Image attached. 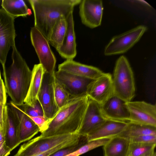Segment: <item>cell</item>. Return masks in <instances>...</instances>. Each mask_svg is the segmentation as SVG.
I'll return each instance as SVG.
<instances>
[{"mask_svg":"<svg viewBox=\"0 0 156 156\" xmlns=\"http://www.w3.org/2000/svg\"><path fill=\"white\" fill-rule=\"evenodd\" d=\"M81 0H29L34 26L48 40L52 29L62 18H66Z\"/></svg>","mask_w":156,"mask_h":156,"instance_id":"6da1fadb","label":"cell"},{"mask_svg":"<svg viewBox=\"0 0 156 156\" xmlns=\"http://www.w3.org/2000/svg\"><path fill=\"white\" fill-rule=\"evenodd\" d=\"M89 99L87 95L70 100L67 105L59 109L50 121L47 129L40 136L79 134Z\"/></svg>","mask_w":156,"mask_h":156,"instance_id":"7a4b0ae2","label":"cell"},{"mask_svg":"<svg viewBox=\"0 0 156 156\" xmlns=\"http://www.w3.org/2000/svg\"><path fill=\"white\" fill-rule=\"evenodd\" d=\"M12 63L3 72L6 92L15 105L24 103L32 76V71L17 50L15 44L12 47Z\"/></svg>","mask_w":156,"mask_h":156,"instance_id":"3957f363","label":"cell"},{"mask_svg":"<svg viewBox=\"0 0 156 156\" xmlns=\"http://www.w3.org/2000/svg\"><path fill=\"white\" fill-rule=\"evenodd\" d=\"M112 80L114 95L126 102L131 101L135 95L134 75L128 59L123 55L116 62Z\"/></svg>","mask_w":156,"mask_h":156,"instance_id":"277c9868","label":"cell"},{"mask_svg":"<svg viewBox=\"0 0 156 156\" xmlns=\"http://www.w3.org/2000/svg\"><path fill=\"white\" fill-rule=\"evenodd\" d=\"M81 136L79 134L42 137L40 136L22 145L13 156H34L66 141Z\"/></svg>","mask_w":156,"mask_h":156,"instance_id":"5b68a950","label":"cell"},{"mask_svg":"<svg viewBox=\"0 0 156 156\" xmlns=\"http://www.w3.org/2000/svg\"><path fill=\"white\" fill-rule=\"evenodd\" d=\"M147 30L146 27L139 26L114 37L105 47L104 55L110 56L125 53L138 42Z\"/></svg>","mask_w":156,"mask_h":156,"instance_id":"8992f818","label":"cell"},{"mask_svg":"<svg viewBox=\"0 0 156 156\" xmlns=\"http://www.w3.org/2000/svg\"><path fill=\"white\" fill-rule=\"evenodd\" d=\"M30 40L45 72L53 74L55 71L56 59L47 39L36 27L31 28Z\"/></svg>","mask_w":156,"mask_h":156,"instance_id":"52a82bcc","label":"cell"},{"mask_svg":"<svg viewBox=\"0 0 156 156\" xmlns=\"http://www.w3.org/2000/svg\"><path fill=\"white\" fill-rule=\"evenodd\" d=\"M14 19L2 8L0 9V62L3 72L6 69L5 63L10 48L15 44Z\"/></svg>","mask_w":156,"mask_h":156,"instance_id":"ba28073f","label":"cell"},{"mask_svg":"<svg viewBox=\"0 0 156 156\" xmlns=\"http://www.w3.org/2000/svg\"><path fill=\"white\" fill-rule=\"evenodd\" d=\"M54 73L51 74L45 72L37 96V99L42 107L44 116L50 120L59 109L56 103L54 97Z\"/></svg>","mask_w":156,"mask_h":156,"instance_id":"9c48e42d","label":"cell"},{"mask_svg":"<svg viewBox=\"0 0 156 156\" xmlns=\"http://www.w3.org/2000/svg\"><path fill=\"white\" fill-rule=\"evenodd\" d=\"M54 75L68 94L70 100L87 95V87L93 80L58 70L55 71Z\"/></svg>","mask_w":156,"mask_h":156,"instance_id":"30bf717a","label":"cell"},{"mask_svg":"<svg viewBox=\"0 0 156 156\" xmlns=\"http://www.w3.org/2000/svg\"><path fill=\"white\" fill-rule=\"evenodd\" d=\"M129 113V122L156 127V105L144 101L126 102Z\"/></svg>","mask_w":156,"mask_h":156,"instance_id":"8fae6325","label":"cell"},{"mask_svg":"<svg viewBox=\"0 0 156 156\" xmlns=\"http://www.w3.org/2000/svg\"><path fill=\"white\" fill-rule=\"evenodd\" d=\"M87 94L89 98L101 106L114 95L112 76L104 73L93 80L89 84Z\"/></svg>","mask_w":156,"mask_h":156,"instance_id":"7c38bea8","label":"cell"},{"mask_svg":"<svg viewBox=\"0 0 156 156\" xmlns=\"http://www.w3.org/2000/svg\"><path fill=\"white\" fill-rule=\"evenodd\" d=\"M79 13L82 23L86 26L94 28L100 26L103 6L100 0H81Z\"/></svg>","mask_w":156,"mask_h":156,"instance_id":"4fadbf2b","label":"cell"},{"mask_svg":"<svg viewBox=\"0 0 156 156\" xmlns=\"http://www.w3.org/2000/svg\"><path fill=\"white\" fill-rule=\"evenodd\" d=\"M106 120L102 113L101 105L89 98L79 134L86 137Z\"/></svg>","mask_w":156,"mask_h":156,"instance_id":"5bb4252c","label":"cell"},{"mask_svg":"<svg viewBox=\"0 0 156 156\" xmlns=\"http://www.w3.org/2000/svg\"><path fill=\"white\" fill-rule=\"evenodd\" d=\"M8 105L17 120V135L20 144L30 140L39 132L37 125L19 107L11 101Z\"/></svg>","mask_w":156,"mask_h":156,"instance_id":"9a60e30c","label":"cell"},{"mask_svg":"<svg viewBox=\"0 0 156 156\" xmlns=\"http://www.w3.org/2000/svg\"><path fill=\"white\" fill-rule=\"evenodd\" d=\"M101 106L106 119L129 122V113L126 102L117 96L113 95Z\"/></svg>","mask_w":156,"mask_h":156,"instance_id":"2e32d148","label":"cell"},{"mask_svg":"<svg viewBox=\"0 0 156 156\" xmlns=\"http://www.w3.org/2000/svg\"><path fill=\"white\" fill-rule=\"evenodd\" d=\"M58 70L91 80L95 79L104 73L98 68L76 62L73 59L66 60L58 65Z\"/></svg>","mask_w":156,"mask_h":156,"instance_id":"e0dca14e","label":"cell"},{"mask_svg":"<svg viewBox=\"0 0 156 156\" xmlns=\"http://www.w3.org/2000/svg\"><path fill=\"white\" fill-rule=\"evenodd\" d=\"M129 122L107 119L86 136L87 141L101 138H111L117 136L126 129Z\"/></svg>","mask_w":156,"mask_h":156,"instance_id":"ac0fdd59","label":"cell"},{"mask_svg":"<svg viewBox=\"0 0 156 156\" xmlns=\"http://www.w3.org/2000/svg\"><path fill=\"white\" fill-rule=\"evenodd\" d=\"M73 12L66 18L67 28L62 44L57 51L61 57L66 60L73 59L77 51Z\"/></svg>","mask_w":156,"mask_h":156,"instance_id":"d6986e66","label":"cell"},{"mask_svg":"<svg viewBox=\"0 0 156 156\" xmlns=\"http://www.w3.org/2000/svg\"><path fill=\"white\" fill-rule=\"evenodd\" d=\"M6 144L12 151L20 144L17 135V119L8 105L3 108Z\"/></svg>","mask_w":156,"mask_h":156,"instance_id":"ffe728a7","label":"cell"},{"mask_svg":"<svg viewBox=\"0 0 156 156\" xmlns=\"http://www.w3.org/2000/svg\"><path fill=\"white\" fill-rule=\"evenodd\" d=\"M130 142L118 136L113 137L103 146L105 156H128Z\"/></svg>","mask_w":156,"mask_h":156,"instance_id":"44dd1931","label":"cell"},{"mask_svg":"<svg viewBox=\"0 0 156 156\" xmlns=\"http://www.w3.org/2000/svg\"><path fill=\"white\" fill-rule=\"evenodd\" d=\"M30 85L24 103L33 106L37 100V96L40 88L43 74L45 71L40 63L34 65Z\"/></svg>","mask_w":156,"mask_h":156,"instance_id":"7402d4cb","label":"cell"},{"mask_svg":"<svg viewBox=\"0 0 156 156\" xmlns=\"http://www.w3.org/2000/svg\"><path fill=\"white\" fill-rule=\"evenodd\" d=\"M1 6L7 13L14 18L26 17L31 14V10L23 0H3Z\"/></svg>","mask_w":156,"mask_h":156,"instance_id":"603a6c76","label":"cell"},{"mask_svg":"<svg viewBox=\"0 0 156 156\" xmlns=\"http://www.w3.org/2000/svg\"><path fill=\"white\" fill-rule=\"evenodd\" d=\"M67 23L66 18H62L55 23L48 40L49 44L58 50L62 46L66 33Z\"/></svg>","mask_w":156,"mask_h":156,"instance_id":"cb8c5ba5","label":"cell"},{"mask_svg":"<svg viewBox=\"0 0 156 156\" xmlns=\"http://www.w3.org/2000/svg\"><path fill=\"white\" fill-rule=\"evenodd\" d=\"M145 135H156V127L129 122L126 129L118 136L129 138Z\"/></svg>","mask_w":156,"mask_h":156,"instance_id":"d4e9b609","label":"cell"},{"mask_svg":"<svg viewBox=\"0 0 156 156\" xmlns=\"http://www.w3.org/2000/svg\"><path fill=\"white\" fill-rule=\"evenodd\" d=\"M156 144L130 142L128 156H143L154 150Z\"/></svg>","mask_w":156,"mask_h":156,"instance_id":"484cf974","label":"cell"},{"mask_svg":"<svg viewBox=\"0 0 156 156\" xmlns=\"http://www.w3.org/2000/svg\"><path fill=\"white\" fill-rule=\"evenodd\" d=\"M109 138L96 139L87 142L79 148L66 156H79L98 147L103 146Z\"/></svg>","mask_w":156,"mask_h":156,"instance_id":"4316f807","label":"cell"},{"mask_svg":"<svg viewBox=\"0 0 156 156\" xmlns=\"http://www.w3.org/2000/svg\"><path fill=\"white\" fill-rule=\"evenodd\" d=\"M54 91L55 102L59 108L67 105L70 100L69 95L55 78Z\"/></svg>","mask_w":156,"mask_h":156,"instance_id":"83f0119b","label":"cell"},{"mask_svg":"<svg viewBox=\"0 0 156 156\" xmlns=\"http://www.w3.org/2000/svg\"><path fill=\"white\" fill-rule=\"evenodd\" d=\"M21 106V108L19 107L28 116L34 117L44 116L43 108L37 99L33 106L24 103Z\"/></svg>","mask_w":156,"mask_h":156,"instance_id":"f1b7e54d","label":"cell"},{"mask_svg":"<svg viewBox=\"0 0 156 156\" xmlns=\"http://www.w3.org/2000/svg\"><path fill=\"white\" fill-rule=\"evenodd\" d=\"M81 137L66 141L46 151L34 156H49L59 150L78 144L80 142Z\"/></svg>","mask_w":156,"mask_h":156,"instance_id":"f546056e","label":"cell"},{"mask_svg":"<svg viewBox=\"0 0 156 156\" xmlns=\"http://www.w3.org/2000/svg\"><path fill=\"white\" fill-rule=\"evenodd\" d=\"M11 151L6 144L4 120L0 122V156H8Z\"/></svg>","mask_w":156,"mask_h":156,"instance_id":"4dcf8cb0","label":"cell"},{"mask_svg":"<svg viewBox=\"0 0 156 156\" xmlns=\"http://www.w3.org/2000/svg\"><path fill=\"white\" fill-rule=\"evenodd\" d=\"M38 126L39 132L43 133L48 129L50 120L44 116L31 117L28 116Z\"/></svg>","mask_w":156,"mask_h":156,"instance_id":"1f68e13d","label":"cell"},{"mask_svg":"<svg viewBox=\"0 0 156 156\" xmlns=\"http://www.w3.org/2000/svg\"><path fill=\"white\" fill-rule=\"evenodd\" d=\"M86 142H81L80 143V142L79 144L76 145L59 150L50 155L49 156H66L69 154L75 151Z\"/></svg>","mask_w":156,"mask_h":156,"instance_id":"d6a6232c","label":"cell"},{"mask_svg":"<svg viewBox=\"0 0 156 156\" xmlns=\"http://www.w3.org/2000/svg\"><path fill=\"white\" fill-rule=\"evenodd\" d=\"M128 139L130 142L156 144V135H143Z\"/></svg>","mask_w":156,"mask_h":156,"instance_id":"836d02e7","label":"cell"},{"mask_svg":"<svg viewBox=\"0 0 156 156\" xmlns=\"http://www.w3.org/2000/svg\"><path fill=\"white\" fill-rule=\"evenodd\" d=\"M4 83L2 79L0 80V104L6 105L7 97Z\"/></svg>","mask_w":156,"mask_h":156,"instance_id":"e575fe53","label":"cell"},{"mask_svg":"<svg viewBox=\"0 0 156 156\" xmlns=\"http://www.w3.org/2000/svg\"><path fill=\"white\" fill-rule=\"evenodd\" d=\"M143 156H156V153L154 150Z\"/></svg>","mask_w":156,"mask_h":156,"instance_id":"d590c367","label":"cell"}]
</instances>
